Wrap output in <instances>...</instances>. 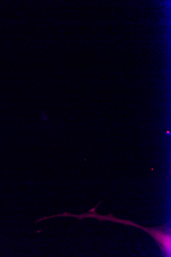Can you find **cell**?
Listing matches in <instances>:
<instances>
[{"mask_svg":"<svg viewBox=\"0 0 171 257\" xmlns=\"http://www.w3.org/2000/svg\"><path fill=\"white\" fill-rule=\"evenodd\" d=\"M155 238L163 246L164 250L169 256L170 255V236L161 232H155Z\"/></svg>","mask_w":171,"mask_h":257,"instance_id":"cell-1","label":"cell"}]
</instances>
